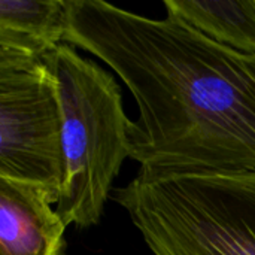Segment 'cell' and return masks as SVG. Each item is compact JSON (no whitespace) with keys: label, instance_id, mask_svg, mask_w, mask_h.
Instances as JSON below:
<instances>
[{"label":"cell","instance_id":"8992f818","mask_svg":"<svg viewBox=\"0 0 255 255\" xmlns=\"http://www.w3.org/2000/svg\"><path fill=\"white\" fill-rule=\"evenodd\" d=\"M163 4L215 42L255 55V0H164Z\"/></svg>","mask_w":255,"mask_h":255},{"label":"cell","instance_id":"5b68a950","mask_svg":"<svg viewBox=\"0 0 255 255\" xmlns=\"http://www.w3.org/2000/svg\"><path fill=\"white\" fill-rule=\"evenodd\" d=\"M66 34V0H0L1 51L43 58Z\"/></svg>","mask_w":255,"mask_h":255},{"label":"cell","instance_id":"7a4b0ae2","mask_svg":"<svg viewBox=\"0 0 255 255\" xmlns=\"http://www.w3.org/2000/svg\"><path fill=\"white\" fill-rule=\"evenodd\" d=\"M63 111L64 176L55 212L66 226L100 223L112 184L130 158V126L112 73L61 43L43 57Z\"/></svg>","mask_w":255,"mask_h":255},{"label":"cell","instance_id":"277c9868","mask_svg":"<svg viewBox=\"0 0 255 255\" xmlns=\"http://www.w3.org/2000/svg\"><path fill=\"white\" fill-rule=\"evenodd\" d=\"M45 187L0 178V255H63L66 224Z\"/></svg>","mask_w":255,"mask_h":255},{"label":"cell","instance_id":"6da1fadb","mask_svg":"<svg viewBox=\"0 0 255 255\" xmlns=\"http://www.w3.org/2000/svg\"><path fill=\"white\" fill-rule=\"evenodd\" d=\"M64 42L106 63L130 90L137 175L255 170V55L173 12L154 19L100 0H66Z\"/></svg>","mask_w":255,"mask_h":255},{"label":"cell","instance_id":"3957f363","mask_svg":"<svg viewBox=\"0 0 255 255\" xmlns=\"http://www.w3.org/2000/svg\"><path fill=\"white\" fill-rule=\"evenodd\" d=\"M63 111L43 58L0 49V178L45 187L63 184Z\"/></svg>","mask_w":255,"mask_h":255}]
</instances>
